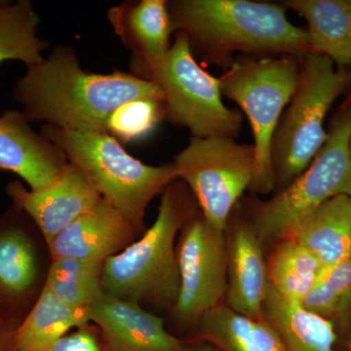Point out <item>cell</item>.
<instances>
[{"label":"cell","mask_w":351,"mask_h":351,"mask_svg":"<svg viewBox=\"0 0 351 351\" xmlns=\"http://www.w3.org/2000/svg\"><path fill=\"white\" fill-rule=\"evenodd\" d=\"M350 152H351V141H350Z\"/></svg>","instance_id":"cell-31"},{"label":"cell","mask_w":351,"mask_h":351,"mask_svg":"<svg viewBox=\"0 0 351 351\" xmlns=\"http://www.w3.org/2000/svg\"><path fill=\"white\" fill-rule=\"evenodd\" d=\"M181 232L177 246L181 283L171 313L182 326L196 328L226 297L228 242L226 232L210 225L202 214L189 219Z\"/></svg>","instance_id":"cell-10"},{"label":"cell","mask_w":351,"mask_h":351,"mask_svg":"<svg viewBox=\"0 0 351 351\" xmlns=\"http://www.w3.org/2000/svg\"><path fill=\"white\" fill-rule=\"evenodd\" d=\"M149 82L163 90L168 119L186 127L193 137L233 138L241 131L242 115L226 107L219 78L197 64L184 34L177 32L169 53Z\"/></svg>","instance_id":"cell-8"},{"label":"cell","mask_w":351,"mask_h":351,"mask_svg":"<svg viewBox=\"0 0 351 351\" xmlns=\"http://www.w3.org/2000/svg\"><path fill=\"white\" fill-rule=\"evenodd\" d=\"M48 351H106V348L101 338L86 325L60 339Z\"/></svg>","instance_id":"cell-28"},{"label":"cell","mask_w":351,"mask_h":351,"mask_svg":"<svg viewBox=\"0 0 351 351\" xmlns=\"http://www.w3.org/2000/svg\"><path fill=\"white\" fill-rule=\"evenodd\" d=\"M173 165L204 219L226 232L233 208L255 176L254 145L239 144L232 138L193 137Z\"/></svg>","instance_id":"cell-9"},{"label":"cell","mask_w":351,"mask_h":351,"mask_svg":"<svg viewBox=\"0 0 351 351\" xmlns=\"http://www.w3.org/2000/svg\"><path fill=\"white\" fill-rule=\"evenodd\" d=\"M263 316L278 332L285 351H336L337 334L331 321L288 302L270 283Z\"/></svg>","instance_id":"cell-20"},{"label":"cell","mask_w":351,"mask_h":351,"mask_svg":"<svg viewBox=\"0 0 351 351\" xmlns=\"http://www.w3.org/2000/svg\"><path fill=\"white\" fill-rule=\"evenodd\" d=\"M351 101L339 113L326 143L299 177L254 210L261 241H281L314 210L339 195L351 197Z\"/></svg>","instance_id":"cell-7"},{"label":"cell","mask_w":351,"mask_h":351,"mask_svg":"<svg viewBox=\"0 0 351 351\" xmlns=\"http://www.w3.org/2000/svg\"><path fill=\"white\" fill-rule=\"evenodd\" d=\"M39 23L29 0L0 1V64L19 61L31 68L43 61L48 44L38 36Z\"/></svg>","instance_id":"cell-23"},{"label":"cell","mask_w":351,"mask_h":351,"mask_svg":"<svg viewBox=\"0 0 351 351\" xmlns=\"http://www.w3.org/2000/svg\"><path fill=\"white\" fill-rule=\"evenodd\" d=\"M173 32L212 64L228 66L234 53L302 59L311 52L306 29L289 21L283 5L250 0L167 2Z\"/></svg>","instance_id":"cell-2"},{"label":"cell","mask_w":351,"mask_h":351,"mask_svg":"<svg viewBox=\"0 0 351 351\" xmlns=\"http://www.w3.org/2000/svg\"><path fill=\"white\" fill-rule=\"evenodd\" d=\"M228 241V306L253 319H263L269 280L262 241L252 223L233 226Z\"/></svg>","instance_id":"cell-17"},{"label":"cell","mask_w":351,"mask_h":351,"mask_svg":"<svg viewBox=\"0 0 351 351\" xmlns=\"http://www.w3.org/2000/svg\"><path fill=\"white\" fill-rule=\"evenodd\" d=\"M18 324L0 323V351H16L15 334Z\"/></svg>","instance_id":"cell-29"},{"label":"cell","mask_w":351,"mask_h":351,"mask_svg":"<svg viewBox=\"0 0 351 351\" xmlns=\"http://www.w3.org/2000/svg\"><path fill=\"white\" fill-rule=\"evenodd\" d=\"M300 64L299 83L272 138L277 191L299 177L326 143L325 117L350 80L345 68L337 69L323 55L309 53Z\"/></svg>","instance_id":"cell-5"},{"label":"cell","mask_w":351,"mask_h":351,"mask_svg":"<svg viewBox=\"0 0 351 351\" xmlns=\"http://www.w3.org/2000/svg\"><path fill=\"white\" fill-rule=\"evenodd\" d=\"M101 330L106 351H184L188 343L170 334L163 320L136 302L104 293L88 307Z\"/></svg>","instance_id":"cell-13"},{"label":"cell","mask_w":351,"mask_h":351,"mask_svg":"<svg viewBox=\"0 0 351 351\" xmlns=\"http://www.w3.org/2000/svg\"><path fill=\"white\" fill-rule=\"evenodd\" d=\"M88 308L69 306L43 285L15 334L16 351H48L73 328L90 322Z\"/></svg>","instance_id":"cell-22"},{"label":"cell","mask_w":351,"mask_h":351,"mask_svg":"<svg viewBox=\"0 0 351 351\" xmlns=\"http://www.w3.org/2000/svg\"><path fill=\"white\" fill-rule=\"evenodd\" d=\"M197 341L219 351H285L278 332L265 319H253L219 306L207 311L197 326Z\"/></svg>","instance_id":"cell-21"},{"label":"cell","mask_w":351,"mask_h":351,"mask_svg":"<svg viewBox=\"0 0 351 351\" xmlns=\"http://www.w3.org/2000/svg\"><path fill=\"white\" fill-rule=\"evenodd\" d=\"M138 234L123 215L101 198L47 246L52 260L73 258L105 263L133 243Z\"/></svg>","instance_id":"cell-16"},{"label":"cell","mask_w":351,"mask_h":351,"mask_svg":"<svg viewBox=\"0 0 351 351\" xmlns=\"http://www.w3.org/2000/svg\"><path fill=\"white\" fill-rule=\"evenodd\" d=\"M5 191L13 206L36 223L47 245L101 200L100 193L82 171L69 162L45 188L32 191L22 182L13 181L7 184Z\"/></svg>","instance_id":"cell-11"},{"label":"cell","mask_w":351,"mask_h":351,"mask_svg":"<svg viewBox=\"0 0 351 351\" xmlns=\"http://www.w3.org/2000/svg\"><path fill=\"white\" fill-rule=\"evenodd\" d=\"M43 136L63 152L92 186L138 233L151 201L177 178L173 163L149 166L134 158L106 132H75L44 125Z\"/></svg>","instance_id":"cell-4"},{"label":"cell","mask_w":351,"mask_h":351,"mask_svg":"<svg viewBox=\"0 0 351 351\" xmlns=\"http://www.w3.org/2000/svg\"><path fill=\"white\" fill-rule=\"evenodd\" d=\"M197 206L184 182L167 186L154 225L138 241L104 263L103 292L143 307L172 311L181 283L176 237L198 213Z\"/></svg>","instance_id":"cell-3"},{"label":"cell","mask_w":351,"mask_h":351,"mask_svg":"<svg viewBox=\"0 0 351 351\" xmlns=\"http://www.w3.org/2000/svg\"><path fill=\"white\" fill-rule=\"evenodd\" d=\"M322 267L306 248L292 239L278 242L267 263L269 283L284 299L302 304L319 278Z\"/></svg>","instance_id":"cell-24"},{"label":"cell","mask_w":351,"mask_h":351,"mask_svg":"<svg viewBox=\"0 0 351 351\" xmlns=\"http://www.w3.org/2000/svg\"><path fill=\"white\" fill-rule=\"evenodd\" d=\"M350 66H351V64H350ZM350 101H351V95H350Z\"/></svg>","instance_id":"cell-32"},{"label":"cell","mask_w":351,"mask_h":351,"mask_svg":"<svg viewBox=\"0 0 351 351\" xmlns=\"http://www.w3.org/2000/svg\"><path fill=\"white\" fill-rule=\"evenodd\" d=\"M166 115L165 103L154 99H137L120 106L107 122V133L123 143L147 137Z\"/></svg>","instance_id":"cell-26"},{"label":"cell","mask_w":351,"mask_h":351,"mask_svg":"<svg viewBox=\"0 0 351 351\" xmlns=\"http://www.w3.org/2000/svg\"><path fill=\"white\" fill-rule=\"evenodd\" d=\"M14 97L29 122L75 132H106L120 106L137 99L165 101L156 82L130 73L83 71L75 51L60 46L40 64L27 68Z\"/></svg>","instance_id":"cell-1"},{"label":"cell","mask_w":351,"mask_h":351,"mask_svg":"<svg viewBox=\"0 0 351 351\" xmlns=\"http://www.w3.org/2000/svg\"><path fill=\"white\" fill-rule=\"evenodd\" d=\"M306 248L322 270L351 258V197L339 195L302 219L290 237Z\"/></svg>","instance_id":"cell-18"},{"label":"cell","mask_w":351,"mask_h":351,"mask_svg":"<svg viewBox=\"0 0 351 351\" xmlns=\"http://www.w3.org/2000/svg\"><path fill=\"white\" fill-rule=\"evenodd\" d=\"M103 265L80 258H55L44 286L69 306L88 308L104 294L101 282Z\"/></svg>","instance_id":"cell-25"},{"label":"cell","mask_w":351,"mask_h":351,"mask_svg":"<svg viewBox=\"0 0 351 351\" xmlns=\"http://www.w3.org/2000/svg\"><path fill=\"white\" fill-rule=\"evenodd\" d=\"M184 351H219L215 346L205 341H195V343H188Z\"/></svg>","instance_id":"cell-30"},{"label":"cell","mask_w":351,"mask_h":351,"mask_svg":"<svg viewBox=\"0 0 351 351\" xmlns=\"http://www.w3.org/2000/svg\"><path fill=\"white\" fill-rule=\"evenodd\" d=\"M306 21L311 52L329 58L339 68L351 64V1L286 0Z\"/></svg>","instance_id":"cell-19"},{"label":"cell","mask_w":351,"mask_h":351,"mask_svg":"<svg viewBox=\"0 0 351 351\" xmlns=\"http://www.w3.org/2000/svg\"><path fill=\"white\" fill-rule=\"evenodd\" d=\"M68 164L61 149L32 130L22 110L0 115V170L19 176L36 191L52 184Z\"/></svg>","instance_id":"cell-14"},{"label":"cell","mask_w":351,"mask_h":351,"mask_svg":"<svg viewBox=\"0 0 351 351\" xmlns=\"http://www.w3.org/2000/svg\"><path fill=\"white\" fill-rule=\"evenodd\" d=\"M115 34L133 53V69L149 80L171 48L173 32L167 2L164 0L126 1L108 10Z\"/></svg>","instance_id":"cell-15"},{"label":"cell","mask_w":351,"mask_h":351,"mask_svg":"<svg viewBox=\"0 0 351 351\" xmlns=\"http://www.w3.org/2000/svg\"><path fill=\"white\" fill-rule=\"evenodd\" d=\"M300 60L291 56L233 60L219 78L223 96L237 103L250 122L256 171L249 189L258 195H269L276 188L272 138L299 83Z\"/></svg>","instance_id":"cell-6"},{"label":"cell","mask_w":351,"mask_h":351,"mask_svg":"<svg viewBox=\"0 0 351 351\" xmlns=\"http://www.w3.org/2000/svg\"><path fill=\"white\" fill-rule=\"evenodd\" d=\"M0 323H4V322H0Z\"/></svg>","instance_id":"cell-33"},{"label":"cell","mask_w":351,"mask_h":351,"mask_svg":"<svg viewBox=\"0 0 351 351\" xmlns=\"http://www.w3.org/2000/svg\"><path fill=\"white\" fill-rule=\"evenodd\" d=\"M313 295L323 311L346 322L351 313V258L322 270Z\"/></svg>","instance_id":"cell-27"},{"label":"cell","mask_w":351,"mask_h":351,"mask_svg":"<svg viewBox=\"0 0 351 351\" xmlns=\"http://www.w3.org/2000/svg\"><path fill=\"white\" fill-rule=\"evenodd\" d=\"M21 214L14 207L0 217V322L18 325L41 292L38 251L21 223Z\"/></svg>","instance_id":"cell-12"}]
</instances>
